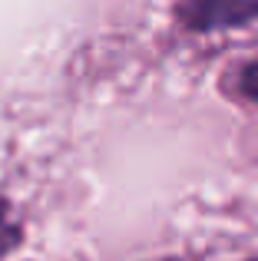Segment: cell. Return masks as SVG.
I'll use <instances>...</instances> for the list:
<instances>
[{
	"label": "cell",
	"instance_id": "6da1fadb",
	"mask_svg": "<svg viewBox=\"0 0 258 261\" xmlns=\"http://www.w3.org/2000/svg\"><path fill=\"white\" fill-rule=\"evenodd\" d=\"M182 20L192 30H219V27H235L245 20L258 17V4H245V0H195V4L179 7Z\"/></svg>",
	"mask_w": 258,
	"mask_h": 261
},
{
	"label": "cell",
	"instance_id": "7a4b0ae2",
	"mask_svg": "<svg viewBox=\"0 0 258 261\" xmlns=\"http://www.w3.org/2000/svg\"><path fill=\"white\" fill-rule=\"evenodd\" d=\"M17 245H20V225L13 218V208L7 205V198L0 195V258L10 255Z\"/></svg>",
	"mask_w": 258,
	"mask_h": 261
},
{
	"label": "cell",
	"instance_id": "3957f363",
	"mask_svg": "<svg viewBox=\"0 0 258 261\" xmlns=\"http://www.w3.org/2000/svg\"><path fill=\"white\" fill-rule=\"evenodd\" d=\"M239 86H242V93H245L248 99L258 102V60H255V63H248V66H242Z\"/></svg>",
	"mask_w": 258,
	"mask_h": 261
}]
</instances>
